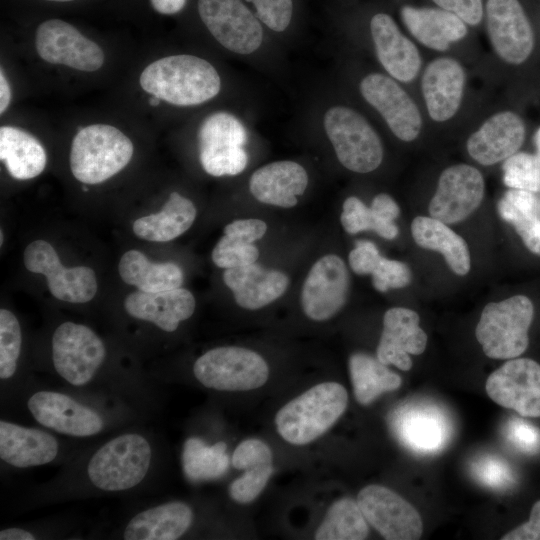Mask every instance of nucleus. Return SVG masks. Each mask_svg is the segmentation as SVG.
<instances>
[{"label": "nucleus", "instance_id": "7c9ffc66", "mask_svg": "<svg viewBox=\"0 0 540 540\" xmlns=\"http://www.w3.org/2000/svg\"><path fill=\"white\" fill-rule=\"evenodd\" d=\"M0 158L9 174L18 180L38 176L47 162L46 151L40 141L14 126L0 128Z\"/></svg>", "mask_w": 540, "mask_h": 540}, {"label": "nucleus", "instance_id": "79ce46f5", "mask_svg": "<svg viewBox=\"0 0 540 540\" xmlns=\"http://www.w3.org/2000/svg\"><path fill=\"white\" fill-rule=\"evenodd\" d=\"M211 257L214 264L220 268H235L255 263L259 257V250L246 238L224 231Z\"/></svg>", "mask_w": 540, "mask_h": 540}, {"label": "nucleus", "instance_id": "1a4fd4ad", "mask_svg": "<svg viewBox=\"0 0 540 540\" xmlns=\"http://www.w3.org/2000/svg\"><path fill=\"white\" fill-rule=\"evenodd\" d=\"M196 379L205 387L219 391H248L263 386L269 368L256 352L236 346L211 349L194 363Z\"/></svg>", "mask_w": 540, "mask_h": 540}, {"label": "nucleus", "instance_id": "4d7b16f0", "mask_svg": "<svg viewBox=\"0 0 540 540\" xmlns=\"http://www.w3.org/2000/svg\"><path fill=\"white\" fill-rule=\"evenodd\" d=\"M11 102V88L7 81L6 76L3 73V69L0 71V113L3 114Z\"/></svg>", "mask_w": 540, "mask_h": 540}, {"label": "nucleus", "instance_id": "393cba45", "mask_svg": "<svg viewBox=\"0 0 540 540\" xmlns=\"http://www.w3.org/2000/svg\"><path fill=\"white\" fill-rule=\"evenodd\" d=\"M398 12L409 33L425 47L446 51L451 43L468 34V25L456 14L433 6H419L404 2Z\"/></svg>", "mask_w": 540, "mask_h": 540}, {"label": "nucleus", "instance_id": "423d86ee", "mask_svg": "<svg viewBox=\"0 0 540 540\" xmlns=\"http://www.w3.org/2000/svg\"><path fill=\"white\" fill-rule=\"evenodd\" d=\"M195 15L226 50L249 56L263 45L266 28L245 0H194Z\"/></svg>", "mask_w": 540, "mask_h": 540}, {"label": "nucleus", "instance_id": "e433bc0d", "mask_svg": "<svg viewBox=\"0 0 540 540\" xmlns=\"http://www.w3.org/2000/svg\"><path fill=\"white\" fill-rule=\"evenodd\" d=\"M226 448V443L222 441L210 446L200 438L187 439L182 452V466L186 477L193 482L221 477L229 466Z\"/></svg>", "mask_w": 540, "mask_h": 540}, {"label": "nucleus", "instance_id": "b1692460", "mask_svg": "<svg viewBox=\"0 0 540 540\" xmlns=\"http://www.w3.org/2000/svg\"><path fill=\"white\" fill-rule=\"evenodd\" d=\"M466 75L454 58L431 61L422 76V94L429 117L435 122L451 119L459 110L464 95Z\"/></svg>", "mask_w": 540, "mask_h": 540}, {"label": "nucleus", "instance_id": "f3484780", "mask_svg": "<svg viewBox=\"0 0 540 540\" xmlns=\"http://www.w3.org/2000/svg\"><path fill=\"white\" fill-rule=\"evenodd\" d=\"M484 192V178L477 168L468 164L452 165L438 179L429 214L446 224L459 223L479 207Z\"/></svg>", "mask_w": 540, "mask_h": 540}, {"label": "nucleus", "instance_id": "58836bf2", "mask_svg": "<svg viewBox=\"0 0 540 540\" xmlns=\"http://www.w3.org/2000/svg\"><path fill=\"white\" fill-rule=\"evenodd\" d=\"M341 224L349 234H356L361 231H374L380 237L391 240L399 232L394 222L380 219L371 207L366 206L359 198L348 197L342 206Z\"/></svg>", "mask_w": 540, "mask_h": 540}, {"label": "nucleus", "instance_id": "cd10ccee", "mask_svg": "<svg viewBox=\"0 0 540 540\" xmlns=\"http://www.w3.org/2000/svg\"><path fill=\"white\" fill-rule=\"evenodd\" d=\"M223 280L233 292L235 302L249 310L272 303L285 293L289 284L284 273L255 263L226 269Z\"/></svg>", "mask_w": 540, "mask_h": 540}, {"label": "nucleus", "instance_id": "6e6552de", "mask_svg": "<svg viewBox=\"0 0 540 540\" xmlns=\"http://www.w3.org/2000/svg\"><path fill=\"white\" fill-rule=\"evenodd\" d=\"M247 141V128L234 114L217 111L208 115L198 132L202 168L214 177L240 174L248 164Z\"/></svg>", "mask_w": 540, "mask_h": 540}, {"label": "nucleus", "instance_id": "412c9836", "mask_svg": "<svg viewBox=\"0 0 540 540\" xmlns=\"http://www.w3.org/2000/svg\"><path fill=\"white\" fill-rule=\"evenodd\" d=\"M27 406L37 422L62 434L87 437L103 429V420L97 412L63 393L36 392Z\"/></svg>", "mask_w": 540, "mask_h": 540}, {"label": "nucleus", "instance_id": "9b49d317", "mask_svg": "<svg viewBox=\"0 0 540 540\" xmlns=\"http://www.w3.org/2000/svg\"><path fill=\"white\" fill-rule=\"evenodd\" d=\"M106 355L102 340L89 327L65 322L52 337V359L57 373L74 386L89 383Z\"/></svg>", "mask_w": 540, "mask_h": 540}, {"label": "nucleus", "instance_id": "f257e3e1", "mask_svg": "<svg viewBox=\"0 0 540 540\" xmlns=\"http://www.w3.org/2000/svg\"><path fill=\"white\" fill-rule=\"evenodd\" d=\"M139 83L151 96L180 107L206 103L220 93L222 86L216 68L206 59L191 54L153 61L142 71Z\"/></svg>", "mask_w": 540, "mask_h": 540}, {"label": "nucleus", "instance_id": "c03bdc74", "mask_svg": "<svg viewBox=\"0 0 540 540\" xmlns=\"http://www.w3.org/2000/svg\"><path fill=\"white\" fill-rule=\"evenodd\" d=\"M471 473L479 483L493 490L503 491L515 482L512 467L506 460L495 455L476 458L472 462Z\"/></svg>", "mask_w": 540, "mask_h": 540}, {"label": "nucleus", "instance_id": "de8ad7c7", "mask_svg": "<svg viewBox=\"0 0 540 540\" xmlns=\"http://www.w3.org/2000/svg\"><path fill=\"white\" fill-rule=\"evenodd\" d=\"M505 437L512 447L526 454L540 450V429L531 423L513 417L505 426Z\"/></svg>", "mask_w": 540, "mask_h": 540}, {"label": "nucleus", "instance_id": "bf43d9fd", "mask_svg": "<svg viewBox=\"0 0 540 540\" xmlns=\"http://www.w3.org/2000/svg\"><path fill=\"white\" fill-rule=\"evenodd\" d=\"M37 1L47 3V4H71V3L79 2L81 0H37Z\"/></svg>", "mask_w": 540, "mask_h": 540}, {"label": "nucleus", "instance_id": "20e7f679", "mask_svg": "<svg viewBox=\"0 0 540 540\" xmlns=\"http://www.w3.org/2000/svg\"><path fill=\"white\" fill-rule=\"evenodd\" d=\"M322 126L338 161L346 169L364 174L381 165L382 141L355 109L342 104L329 106L322 115Z\"/></svg>", "mask_w": 540, "mask_h": 540}, {"label": "nucleus", "instance_id": "a18cd8bd", "mask_svg": "<svg viewBox=\"0 0 540 540\" xmlns=\"http://www.w3.org/2000/svg\"><path fill=\"white\" fill-rule=\"evenodd\" d=\"M272 473V464L245 470L241 477L231 483V498L242 504L252 502L263 491Z\"/></svg>", "mask_w": 540, "mask_h": 540}, {"label": "nucleus", "instance_id": "c9c22d12", "mask_svg": "<svg viewBox=\"0 0 540 540\" xmlns=\"http://www.w3.org/2000/svg\"><path fill=\"white\" fill-rule=\"evenodd\" d=\"M349 371L355 398L362 405H369L381 394L401 386V378L397 373L377 357L366 353L351 355Z\"/></svg>", "mask_w": 540, "mask_h": 540}, {"label": "nucleus", "instance_id": "37998d69", "mask_svg": "<svg viewBox=\"0 0 540 540\" xmlns=\"http://www.w3.org/2000/svg\"><path fill=\"white\" fill-rule=\"evenodd\" d=\"M21 329L15 315L7 309L0 310V378L12 377L17 369L21 350Z\"/></svg>", "mask_w": 540, "mask_h": 540}, {"label": "nucleus", "instance_id": "864d4df0", "mask_svg": "<svg viewBox=\"0 0 540 540\" xmlns=\"http://www.w3.org/2000/svg\"><path fill=\"white\" fill-rule=\"evenodd\" d=\"M224 231L242 236L253 243L265 235L267 225L259 219H240L227 224Z\"/></svg>", "mask_w": 540, "mask_h": 540}, {"label": "nucleus", "instance_id": "f704fd0d", "mask_svg": "<svg viewBox=\"0 0 540 540\" xmlns=\"http://www.w3.org/2000/svg\"><path fill=\"white\" fill-rule=\"evenodd\" d=\"M497 209L501 218L514 227L525 246L540 255V196L510 188L499 200Z\"/></svg>", "mask_w": 540, "mask_h": 540}, {"label": "nucleus", "instance_id": "c85d7f7f", "mask_svg": "<svg viewBox=\"0 0 540 540\" xmlns=\"http://www.w3.org/2000/svg\"><path fill=\"white\" fill-rule=\"evenodd\" d=\"M58 448L57 440L47 432L0 421V457L14 467L47 464L55 459Z\"/></svg>", "mask_w": 540, "mask_h": 540}, {"label": "nucleus", "instance_id": "5fc2aeb1", "mask_svg": "<svg viewBox=\"0 0 540 540\" xmlns=\"http://www.w3.org/2000/svg\"><path fill=\"white\" fill-rule=\"evenodd\" d=\"M371 209L382 220L394 222L400 209L396 201L386 193L376 195L371 202Z\"/></svg>", "mask_w": 540, "mask_h": 540}, {"label": "nucleus", "instance_id": "603ef678", "mask_svg": "<svg viewBox=\"0 0 540 540\" xmlns=\"http://www.w3.org/2000/svg\"><path fill=\"white\" fill-rule=\"evenodd\" d=\"M503 540H540V500L532 509L529 520L501 537Z\"/></svg>", "mask_w": 540, "mask_h": 540}, {"label": "nucleus", "instance_id": "ea45409f", "mask_svg": "<svg viewBox=\"0 0 540 540\" xmlns=\"http://www.w3.org/2000/svg\"><path fill=\"white\" fill-rule=\"evenodd\" d=\"M267 31L283 34L297 22V0H245Z\"/></svg>", "mask_w": 540, "mask_h": 540}, {"label": "nucleus", "instance_id": "e2e57ef3", "mask_svg": "<svg viewBox=\"0 0 540 540\" xmlns=\"http://www.w3.org/2000/svg\"><path fill=\"white\" fill-rule=\"evenodd\" d=\"M2 241H3V232L1 231V244H2Z\"/></svg>", "mask_w": 540, "mask_h": 540}, {"label": "nucleus", "instance_id": "aec40b11", "mask_svg": "<svg viewBox=\"0 0 540 540\" xmlns=\"http://www.w3.org/2000/svg\"><path fill=\"white\" fill-rule=\"evenodd\" d=\"M393 429L407 448L420 454L440 451L452 433L446 412L429 402H412L400 407L393 416Z\"/></svg>", "mask_w": 540, "mask_h": 540}, {"label": "nucleus", "instance_id": "ddd939ff", "mask_svg": "<svg viewBox=\"0 0 540 540\" xmlns=\"http://www.w3.org/2000/svg\"><path fill=\"white\" fill-rule=\"evenodd\" d=\"M361 11L381 66L398 82H411L421 68V56L416 45L402 33L387 10L373 7Z\"/></svg>", "mask_w": 540, "mask_h": 540}, {"label": "nucleus", "instance_id": "6ab92c4d", "mask_svg": "<svg viewBox=\"0 0 540 540\" xmlns=\"http://www.w3.org/2000/svg\"><path fill=\"white\" fill-rule=\"evenodd\" d=\"M349 274L344 261L328 254L311 267L302 287L301 306L314 321H325L345 305L349 294Z\"/></svg>", "mask_w": 540, "mask_h": 540}, {"label": "nucleus", "instance_id": "4468645a", "mask_svg": "<svg viewBox=\"0 0 540 540\" xmlns=\"http://www.w3.org/2000/svg\"><path fill=\"white\" fill-rule=\"evenodd\" d=\"M359 91L398 139L411 142L419 136L422 128L420 111L397 80L388 74L372 72L361 79Z\"/></svg>", "mask_w": 540, "mask_h": 540}, {"label": "nucleus", "instance_id": "4be33fe9", "mask_svg": "<svg viewBox=\"0 0 540 540\" xmlns=\"http://www.w3.org/2000/svg\"><path fill=\"white\" fill-rule=\"evenodd\" d=\"M419 315L408 308L388 309L383 317V331L377 347V358L385 365L408 371L410 354L419 355L427 345V335L419 326Z\"/></svg>", "mask_w": 540, "mask_h": 540}, {"label": "nucleus", "instance_id": "09e8293b", "mask_svg": "<svg viewBox=\"0 0 540 540\" xmlns=\"http://www.w3.org/2000/svg\"><path fill=\"white\" fill-rule=\"evenodd\" d=\"M232 465L239 470H247L272 464L270 447L259 439L242 441L232 455Z\"/></svg>", "mask_w": 540, "mask_h": 540}, {"label": "nucleus", "instance_id": "052dcab7", "mask_svg": "<svg viewBox=\"0 0 540 540\" xmlns=\"http://www.w3.org/2000/svg\"><path fill=\"white\" fill-rule=\"evenodd\" d=\"M534 143L537 149L536 155L540 158V128L535 133Z\"/></svg>", "mask_w": 540, "mask_h": 540}, {"label": "nucleus", "instance_id": "39448f33", "mask_svg": "<svg viewBox=\"0 0 540 540\" xmlns=\"http://www.w3.org/2000/svg\"><path fill=\"white\" fill-rule=\"evenodd\" d=\"M533 315V304L524 295L488 303L475 332L485 355L493 359L520 356L528 347V330Z\"/></svg>", "mask_w": 540, "mask_h": 540}, {"label": "nucleus", "instance_id": "dca6fc26", "mask_svg": "<svg viewBox=\"0 0 540 540\" xmlns=\"http://www.w3.org/2000/svg\"><path fill=\"white\" fill-rule=\"evenodd\" d=\"M357 502L367 520L387 540H416L422 535V519L400 495L381 485H368Z\"/></svg>", "mask_w": 540, "mask_h": 540}, {"label": "nucleus", "instance_id": "7ed1b4c3", "mask_svg": "<svg viewBox=\"0 0 540 540\" xmlns=\"http://www.w3.org/2000/svg\"><path fill=\"white\" fill-rule=\"evenodd\" d=\"M132 141L118 128L92 124L74 136L70 150L73 176L85 184H98L120 172L131 160Z\"/></svg>", "mask_w": 540, "mask_h": 540}, {"label": "nucleus", "instance_id": "473e14b6", "mask_svg": "<svg viewBox=\"0 0 540 540\" xmlns=\"http://www.w3.org/2000/svg\"><path fill=\"white\" fill-rule=\"evenodd\" d=\"M196 213L193 202L174 191L160 212L137 219L133 223V232L144 240L167 242L186 232Z\"/></svg>", "mask_w": 540, "mask_h": 540}, {"label": "nucleus", "instance_id": "49530a36", "mask_svg": "<svg viewBox=\"0 0 540 540\" xmlns=\"http://www.w3.org/2000/svg\"><path fill=\"white\" fill-rule=\"evenodd\" d=\"M371 275L372 284L379 292L403 288L411 281V271L407 264L383 256Z\"/></svg>", "mask_w": 540, "mask_h": 540}, {"label": "nucleus", "instance_id": "680f3d73", "mask_svg": "<svg viewBox=\"0 0 540 540\" xmlns=\"http://www.w3.org/2000/svg\"><path fill=\"white\" fill-rule=\"evenodd\" d=\"M160 101H161V100L158 99V98L155 97V96H152V97L149 99V103H150V105H152V106L159 105Z\"/></svg>", "mask_w": 540, "mask_h": 540}, {"label": "nucleus", "instance_id": "c756f323", "mask_svg": "<svg viewBox=\"0 0 540 540\" xmlns=\"http://www.w3.org/2000/svg\"><path fill=\"white\" fill-rule=\"evenodd\" d=\"M191 508L184 502L161 504L136 514L127 524L126 540H175L190 527Z\"/></svg>", "mask_w": 540, "mask_h": 540}, {"label": "nucleus", "instance_id": "f03ea898", "mask_svg": "<svg viewBox=\"0 0 540 540\" xmlns=\"http://www.w3.org/2000/svg\"><path fill=\"white\" fill-rule=\"evenodd\" d=\"M348 404L346 389L337 382L317 384L284 405L276 414L280 436L294 445L308 444L342 416Z\"/></svg>", "mask_w": 540, "mask_h": 540}, {"label": "nucleus", "instance_id": "8fccbe9b", "mask_svg": "<svg viewBox=\"0 0 540 540\" xmlns=\"http://www.w3.org/2000/svg\"><path fill=\"white\" fill-rule=\"evenodd\" d=\"M433 5L460 17L468 26L476 27L484 17V0H430Z\"/></svg>", "mask_w": 540, "mask_h": 540}, {"label": "nucleus", "instance_id": "a19ab883", "mask_svg": "<svg viewBox=\"0 0 540 540\" xmlns=\"http://www.w3.org/2000/svg\"><path fill=\"white\" fill-rule=\"evenodd\" d=\"M503 182L511 189L540 193V158L517 152L504 161Z\"/></svg>", "mask_w": 540, "mask_h": 540}, {"label": "nucleus", "instance_id": "3c124183", "mask_svg": "<svg viewBox=\"0 0 540 540\" xmlns=\"http://www.w3.org/2000/svg\"><path fill=\"white\" fill-rule=\"evenodd\" d=\"M376 245L368 240H359L349 253L348 260L351 269L359 275L372 274L381 259Z\"/></svg>", "mask_w": 540, "mask_h": 540}, {"label": "nucleus", "instance_id": "2eb2a0df", "mask_svg": "<svg viewBox=\"0 0 540 540\" xmlns=\"http://www.w3.org/2000/svg\"><path fill=\"white\" fill-rule=\"evenodd\" d=\"M24 265L28 271L46 277L50 293L58 300L85 303L97 292L94 271L85 266L64 267L47 241L35 240L26 247Z\"/></svg>", "mask_w": 540, "mask_h": 540}, {"label": "nucleus", "instance_id": "72a5a7b5", "mask_svg": "<svg viewBox=\"0 0 540 540\" xmlns=\"http://www.w3.org/2000/svg\"><path fill=\"white\" fill-rule=\"evenodd\" d=\"M118 271L125 283L147 293L179 288L183 283V272L177 264L153 263L138 250L122 255Z\"/></svg>", "mask_w": 540, "mask_h": 540}, {"label": "nucleus", "instance_id": "6e6d98bb", "mask_svg": "<svg viewBox=\"0 0 540 540\" xmlns=\"http://www.w3.org/2000/svg\"><path fill=\"white\" fill-rule=\"evenodd\" d=\"M147 6L156 14L173 16L182 13L190 0H145Z\"/></svg>", "mask_w": 540, "mask_h": 540}, {"label": "nucleus", "instance_id": "9d476101", "mask_svg": "<svg viewBox=\"0 0 540 540\" xmlns=\"http://www.w3.org/2000/svg\"><path fill=\"white\" fill-rule=\"evenodd\" d=\"M35 48L45 62L84 72L99 70L105 61L104 52L96 42L59 18L45 19L37 25Z\"/></svg>", "mask_w": 540, "mask_h": 540}, {"label": "nucleus", "instance_id": "13d9d810", "mask_svg": "<svg viewBox=\"0 0 540 540\" xmlns=\"http://www.w3.org/2000/svg\"><path fill=\"white\" fill-rule=\"evenodd\" d=\"M1 540H34L35 536L21 528H7L0 532Z\"/></svg>", "mask_w": 540, "mask_h": 540}, {"label": "nucleus", "instance_id": "0eeeda50", "mask_svg": "<svg viewBox=\"0 0 540 540\" xmlns=\"http://www.w3.org/2000/svg\"><path fill=\"white\" fill-rule=\"evenodd\" d=\"M152 451L149 442L141 435H120L91 457L87 473L90 481L104 491H122L135 487L146 476Z\"/></svg>", "mask_w": 540, "mask_h": 540}, {"label": "nucleus", "instance_id": "a878e982", "mask_svg": "<svg viewBox=\"0 0 540 540\" xmlns=\"http://www.w3.org/2000/svg\"><path fill=\"white\" fill-rule=\"evenodd\" d=\"M308 182L307 171L301 164L280 160L256 169L250 176L249 190L259 202L291 208L305 192Z\"/></svg>", "mask_w": 540, "mask_h": 540}, {"label": "nucleus", "instance_id": "5701e85b", "mask_svg": "<svg viewBox=\"0 0 540 540\" xmlns=\"http://www.w3.org/2000/svg\"><path fill=\"white\" fill-rule=\"evenodd\" d=\"M525 124L512 111L493 114L467 140L471 158L484 166L505 161L518 152L525 139Z\"/></svg>", "mask_w": 540, "mask_h": 540}, {"label": "nucleus", "instance_id": "2f4dec72", "mask_svg": "<svg viewBox=\"0 0 540 540\" xmlns=\"http://www.w3.org/2000/svg\"><path fill=\"white\" fill-rule=\"evenodd\" d=\"M411 233L420 247L441 253L455 274L464 276L469 272L471 258L468 245L446 223L431 216H418L412 221Z\"/></svg>", "mask_w": 540, "mask_h": 540}, {"label": "nucleus", "instance_id": "a211bd4d", "mask_svg": "<svg viewBox=\"0 0 540 540\" xmlns=\"http://www.w3.org/2000/svg\"><path fill=\"white\" fill-rule=\"evenodd\" d=\"M488 396L524 417H540V365L532 359L513 358L490 374Z\"/></svg>", "mask_w": 540, "mask_h": 540}, {"label": "nucleus", "instance_id": "f8f14e48", "mask_svg": "<svg viewBox=\"0 0 540 540\" xmlns=\"http://www.w3.org/2000/svg\"><path fill=\"white\" fill-rule=\"evenodd\" d=\"M490 43L508 64L525 62L534 48V30L521 0H484V17Z\"/></svg>", "mask_w": 540, "mask_h": 540}, {"label": "nucleus", "instance_id": "4c0bfd02", "mask_svg": "<svg viewBox=\"0 0 540 540\" xmlns=\"http://www.w3.org/2000/svg\"><path fill=\"white\" fill-rule=\"evenodd\" d=\"M368 522L358 504L350 498L334 502L315 533L316 540H363Z\"/></svg>", "mask_w": 540, "mask_h": 540}, {"label": "nucleus", "instance_id": "bb28decb", "mask_svg": "<svg viewBox=\"0 0 540 540\" xmlns=\"http://www.w3.org/2000/svg\"><path fill=\"white\" fill-rule=\"evenodd\" d=\"M196 301L192 293L181 287L147 293L136 291L124 300L127 313L140 320L149 321L166 332H173L181 321L194 313Z\"/></svg>", "mask_w": 540, "mask_h": 540}]
</instances>
